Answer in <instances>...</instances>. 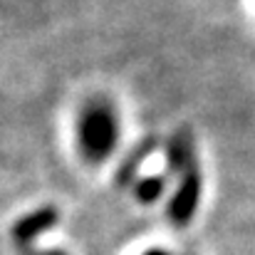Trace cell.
<instances>
[{
  "label": "cell",
  "instance_id": "obj_3",
  "mask_svg": "<svg viewBox=\"0 0 255 255\" xmlns=\"http://www.w3.org/2000/svg\"><path fill=\"white\" fill-rule=\"evenodd\" d=\"M159 191H161V181H159V178H149V181H144V183L139 186V196H141L144 201L156 198Z\"/></svg>",
  "mask_w": 255,
  "mask_h": 255
},
{
  "label": "cell",
  "instance_id": "obj_4",
  "mask_svg": "<svg viewBox=\"0 0 255 255\" xmlns=\"http://www.w3.org/2000/svg\"><path fill=\"white\" fill-rule=\"evenodd\" d=\"M154 255H161V253H154Z\"/></svg>",
  "mask_w": 255,
  "mask_h": 255
},
{
  "label": "cell",
  "instance_id": "obj_2",
  "mask_svg": "<svg viewBox=\"0 0 255 255\" xmlns=\"http://www.w3.org/2000/svg\"><path fill=\"white\" fill-rule=\"evenodd\" d=\"M196 201H198V181H196V176L191 173V176L186 178V183L181 186L178 196H176L173 203H171V218H176L178 223H183V221L191 216V211L196 208Z\"/></svg>",
  "mask_w": 255,
  "mask_h": 255
},
{
  "label": "cell",
  "instance_id": "obj_1",
  "mask_svg": "<svg viewBox=\"0 0 255 255\" xmlns=\"http://www.w3.org/2000/svg\"><path fill=\"white\" fill-rule=\"evenodd\" d=\"M80 141L89 159H104L117 141V124L107 107H89L80 124Z\"/></svg>",
  "mask_w": 255,
  "mask_h": 255
}]
</instances>
